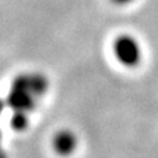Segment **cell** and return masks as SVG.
Masks as SVG:
<instances>
[{
    "mask_svg": "<svg viewBox=\"0 0 158 158\" xmlns=\"http://www.w3.org/2000/svg\"><path fill=\"white\" fill-rule=\"evenodd\" d=\"M29 82H30L31 91L35 94L36 97L45 95V92L48 91L49 81L41 73H29Z\"/></svg>",
    "mask_w": 158,
    "mask_h": 158,
    "instance_id": "cell-4",
    "label": "cell"
},
{
    "mask_svg": "<svg viewBox=\"0 0 158 158\" xmlns=\"http://www.w3.org/2000/svg\"><path fill=\"white\" fill-rule=\"evenodd\" d=\"M135 0H111V3L117 5V6H126V5H130Z\"/></svg>",
    "mask_w": 158,
    "mask_h": 158,
    "instance_id": "cell-6",
    "label": "cell"
},
{
    "mask_svg": "<svg viewBox=\"0 0 158 158\" xmlns=\"http://www.w3.org/2000/svg\"><path fill=\"white\" fill-rule=\"evenodd\" d=\"M0 141H2V132H0Z\"/></svg>",
    "mask_w": 158,
    "mask_h": 158,
    "instance_id": "cell-8",
    "label": "cell"
},
{
    "mask_svg": "<svg viewBox=\"0 0 158 158\" xmlns=\"http://www.w3.org/2000/svg\"><path fill=\"white\" fill-rule=\"evenodd\" d=\"M52 147L60 156H70L77 147V137L70 130L59 131L52 139Z\"/></svg>",
    "mask_w": 158,
    "mask_h": 158,
    "instance_id": "cell-3",
    "label": "cell"
},
{
    "mask_svg": "<svg viewBox=\"0 0 158 158\" xmlns=\"http://www.w3.org/2000/svg\"><path fill=\"white\" fill-rule=\"evenodd\" d=\"M112 51L116 60L127 69H135L142 61L141 44L135 36L130 34L117 36L112 44Z\"/></svg>",
    "mask_w": 158,
    "mask_h": 158,
    "instance_id": "cell-1",
    "label": "cell"
},
{
    "mask_svg": "<svg viewBox=\"0 0 158 158\" xmlns=\"http://www.w3.org/2000/svg\"><path fill=\"white\" fill-rule=\"evenodd\" d=\"M11 127L16 131H23L24 128H26L29 120H27V113L26 112H21V111H15L13 117H11Z\"/></svg>",
    "mask_w": 158,
    "mask_h": 158,
    "instance_id": "cell-5",
    "label": "cell"
},
{
    "mask_svg": "<svg viewBox=\"0 0 158 158\" xmlns=\"http://www.w3.org/2000/svg\"><path fill=\"white\" fill-rule=\"evenodd\" d=\"M36 96L31 91L29 82V73L18 76L11 84V89L8 96L6 103L15 111L29 112L34 110L36 103Z\"/></svg>",
    "mask_w": 158,
    "mask_h": 158,
    "instance_id": "cell-2",
    "label": "cell"
},
{
    "mask_svg": "<svg viewBox=\"0 0 158 158\" xmlns=\"http://www.w3.org/2000/svg\"><path fill=\"white\" fill-rule=\"evenodd\" d=\"M5 106H6V103H5L4 101H2V100H0V116L3 114V111H4Z\"/></svg>",
    "mask_w": 158,
    "mask_h": 158,
    "instance_id": "cell-7",
    "label": "cell"
}]
</instances>
